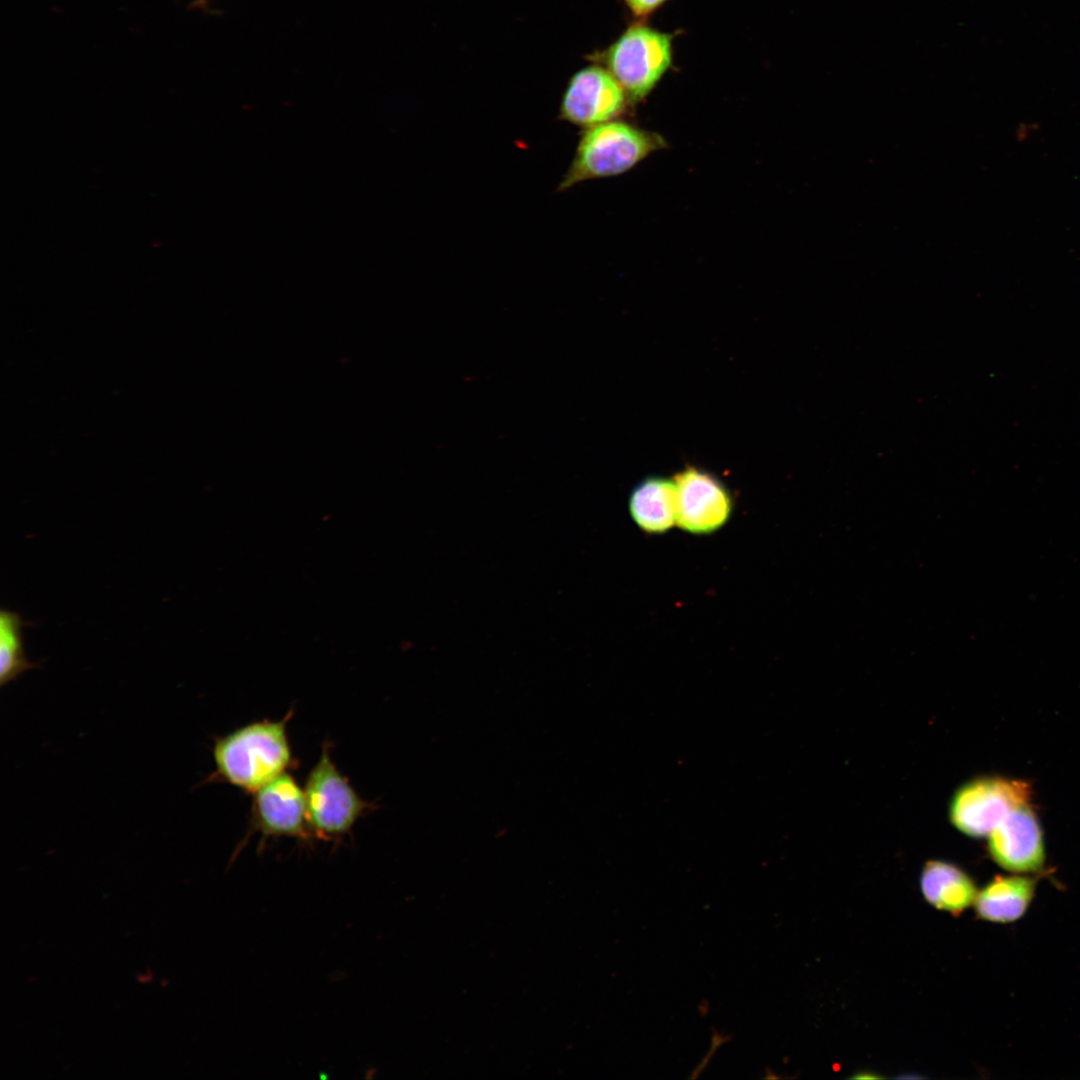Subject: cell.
Wrapping results in <instances>:
<instances>
[{
	"instance_id": "cell-1",
	"label": "cell",
	"mask_w": 1080,
	"mask_h": 1080,
	"mask_svg": "<svg viewBox=\"0 0 1080 1080\" xmlns=\"http://www.w3.org/2000/svg\"><path fill=\"white\" fill-rule=\"evenodd\" d=\"M290 711L278 721L261 720L214 739L215 770L203 783L224 782L254 793L292 762L286 731Z\"/></svg>"
},
{
	"instance_id": "cell-2",
	"label": "cell",
	"mask_w": 1080,
	"mask_h": 1080,
	"mask_svg": "<svg viewBox=\"0 0 1080 1080\" xmlns=\"http://www.w3.org/2000/svg\"><path fill=\"white\" fill-rule=\"evenodd\" d=\"M667 144L657 132L616 119L585 128L557 191L626 173Z\"/></svg>"
},
{
	"instance_id": "cell-3",
	"label": "cell",
	"mask_w": 1080,
	"mask_h": 1080,
	"mask_svg": "<svg viewBox=\"0 0 1080 1080\" xmlns=\"http://www.w3.org/2000/svg\"><path fill=\"white\" fill-rule=\"evenodd\" d=\"M673 35L644 23L630 25L599 56L630 101L646 98L671 67Z\"/></svg>"
},
{
	"instance_id": "cell-4",
	"label": "cell",
	"mask_w": 1080,
	"mask_h": 1080,
	"mask_svg": "<svg viewBox=\"0 0 1080 1080\" xmlns=\"http://www.w3.org/2000/svg\"><path fill=\"white\" fill-rule=\"evenodd\" d=\"M303 789L309 829L312 836L324 840L349 832L370 807L333 763L327 744Z\"/></svg>"
},
{
	"instance_id": "cell-5",
	"label": "cell",
	"mask_w": 1080,
	"mask_h": 1080,
	"mask_svg": "<svg viewBox=\"0 0 1080 1080\" xmlns=\"http://www.w3.org/2000/svg\"><path fill=\"white\" fill-rule=\"evenodd\" d=\"M1031 800V786L1024 780L981 777L954 794L949 816L959 831L980 838L988 836L1014 808Z\"/></svg>"
},
{
	"instance_id": "cell-6",
	"label": "cell",
	"mask_w": 1080,
	"mask_h": 1080,
	"mask_svg": "<svg viewBox=\"0 0 1080 1080\" xmlns=\"http://www.w3.org/2000/svg\"><path fill=\"white\" fill-rule=\"evenodd\" d=\"M676 526L693 535H709L730 520L734 500L725 483L712 472L687 466L673 477Z\"/></svg>"
},
{
	"instance_id": "cell-7",
	"label": "cell",
	"mask_w": 1080,
	"mask_h": 1080,
	"mask_svg": "<svg viewBox=\"0 0 1080 1080\" xmlns=\"http://www.w3.org/2000/svg\"><path fill=\"white\" fill-rule=\"evenodd\" d=\"M628 100L622 86L605 67L587 66L569 80L561 99L559 118L585 129L616 119Z\"/></svg>"
},
{
	"instance_id": "cell-8",
	"label": "cell",
	"mask_w": 1080,
	"mask_h": 1080,
	"mask_svg": "<svg viewBox=\"0 0 1080 1080\" xmlns=\"http://www.w3.org/2000/svg\"><path fill=\"white\" fill-rule=\"evenodd\" d=\"M251 822L262 835L307 840L308 826L304 789L287 771L253 793Z\"/></svg>"
},
{
	"instance_id": "cell-9",
	"label": "cell",
	"mask_w": 1080,
	"mask_h": 1080,
	"mask_svg": "<svg viewBox=\"0 0 1080 1080\" xmlns=\"http://www.w3.org/2000/svg\"><path fill=\"white\" fill-rule=\"evenodd\" d=\"M993 860L1013 873L1040 871L1046 853L1043 833L1031 803L1014 808L988 835Z\"/></svg>"
},
{
	"instance_id": "cell-10",
	"label": "cell",
	"mask_w": 1080,
	"mask_h": 1080,
	"mask_svg": "<svg viewBox=\"0 0 1080 1080\" xmlns=\"http://www.w3.org/2000/svg\"><path fill=\"white\" fill-rule=\"evenodd\" d=\"M628 510L633 522L643 532L663 534L676 526V489L673 478L648 476L633 487Z\"/></svg>"
},
{
	"instance_id": "cell-11",
	"label": "cell",
	"mask_w": 1080,
	"mask_h": 1080,
	"mask_svg": "<svg viewBox=\"0 0 1080 1080\" xmlns=\"http://www.w3.org/2000/svg\"><path fill=\"white\" fill-rule=\"evenodd\" d=\"M1036 881L1028 876H997L977 893L974 904L980 918L995 923H1011L1029 908Z\"/></svg>"
},
{
	"instance_id": "cell-12",
	"label": "cell",
	"mask_w": 1080,
	"mask_h": 1080,
	"mask_svg": "<svg viewBox=\"0 0 1080 1080\" xmlns=\"http://www.w3.org/2000/svg\"><path fill=\"white\" fill-rule=\"evenodd\" d=\"M926 900L938 909L959 913L975 901L973 880L957 866L944 861L928 862L921 875Z\"/></svg>"
},
{
	"instance_id": "cell-13",
	"label": "cell",
	"mask_w": 1080,
	"mask_h": 1080,
	"mask_svg": "<svg viewBox=\"0 0 1080 1080\" xmlns=\"http://www.w3.org/2000/svg\"><path fill=\"white\" fill-rule=\"evenodd\" d=\"M19 613L2 609L0 612V685L15 680L23 672L38 665L26 657Z\"/></svg>"
},
{
	"instance_id": "cell-14",
	"label": "cell",
	"mask_w": 1080,
	"mask_h": 1080,
	"mask_svg": "<svg viewBox=\"0 0 1080 1080\" xmlns=\"http://www.w3.org/2000/svg\"><path fill=\"white\" fill-rule=\"evenodd\" d=\"M667 1L668 0H624L626 6L635 17H646L663 6Z\"/></svg>"
},
{
	"instance_id": "cell-15",
	"label": "cell",
	"mask_w": 1080,
	"mask_h": 1080,
	"mask_svg": "<svg viewBox=\"0 0 1080 1080\" xmlns=\"http://www.w3.org/2000/svg\"><path fill=\"white\" fill-rule=\"evenodd\" d=\"M193 1H194V5H197L199 7L206 6L207 2H208V0H193Z\"/></svg>"
}]
</instances>
